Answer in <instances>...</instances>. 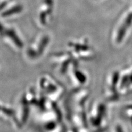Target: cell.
Segmentation results:
<instances>
[{
  "label": "cell",
  "mask_w": 132,
  "mask_h": 132,
  "mask_svg": "<svg viewBox=\"0 0 132 132\" xmlns=\"http://www.w3.org/2000/svg\"><path fill=\"white\" fill-rule=\"evenodd\" d=\"M42 5L38 13V19L41 26H45L53 12L54 0H43Z\"/></svg>",
  "instance_id": "cell-1"
},
{
  "label": "cell",
  "mask_w": 132,
  "mask_h": 132,
  "mask_svg": "<svg viewBox=\"0 0 132 132\" xmlns=\"http://www.w3.org/2000/svg\"><path fill=\"white\" fill-rule=\"evenodd\" d=\"M4 8H5V10L2 12L1 16L5 18L18 14L23 11V6L20 4L18 3L14 4L10 7L6 6L4 7Z\"/></svg>",
  "instance_id": "cell-2"
}]
</instances>
